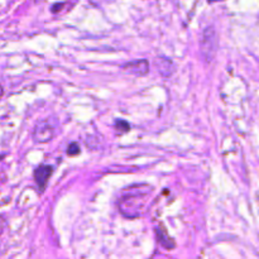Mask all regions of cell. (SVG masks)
<instances>
[{
    "label": "cell",
    "mask_w": 259,
    "mask_h": 259,
    "mask_svg": "<svg viewBox=\"0 0 259 259\" xmlns=\"http://www.w3.org/2000/svg\"><path fill=\"white\" fill-rule=\"evenodd\" d=\"M33 2H35V3H40V2H42V0H33Z\"/></svg>",
    "instance_id": "11"
},
{
    "label": "cell",
    "mask_w": 259,
    "mask_h": 259,
    "mask_svg": "<svg viewBox=\"0 0 259 259\" xmlns=\"http://www.w3.org/2000/svg\"><path fill=\"white\" fill-rule=\"evenodd\" d=\"M215 2H222V0H209V3H215Z\"/></svg>",
    "instance_id": "10"
},
{
    "label": "cell",
    "mask_w": 259,
    "mask_h": 259,
    "mask_svg": "<svg viewBox=\"0 0 259 259\" xmlns=\"http://www.w3.org/2000/svg\"><path fill=\"white\" fill-rule=\"evenodd\" d=\"M2 96H3V88L0 86V98H2Z\"/></svg>",
    "instance_id": "9"
},
{
    "label": "cell",
    "mask_w": 259,
    "mask_h": 259,
    "mask_svg": "<svg viewBox=\"0 0 259 259\" xmlns=\"http://www.w3.org/2000/svg\"><path fill=\"white\" fill-rule=\"evenodd\" d=\"M115 128L118 129L119 132H121V133H125V132H128L129 129H131V124H129L128 121L119 119V120L115 121Z\"/></svg>",
    "instance_id": "7"
},
{
    "label": "cell",
    "mask_w": 259,
    "mask_h": 259,
    "mask_svg": "<svg viewBox=\"0 0 259 259\" xmlns=\"http://www.w3.org/2000/svg\"><path fill=\"white\" fill-rule=\"evenodd\" d=\"M157 235H158L159 242H161V244L163 245V247L168 248V249H172V248H175V242L171 239V238L168 237V235L166 234V233L163 232V230L158 229V228H157Z\"/></svg>",
    "instance_id": "6"
},
{
    "label": "cell",
    "mask_w": 259,
    "mask_h": 259,
    "mask_svg": "<svg viewBox=\"0 0 259 259\" xmlns=\"http://www.w3.org/2000/svg\"><path fill=\"white\" fill-rule=\"evenodd\" d=\"M123 70L125 72L131 73L134 76H144L149 71V63L147 60H136L132 62L125 63L123 66Z\"/></svg>",
    "instance_id": "3"
},
{
    "label": "cell",
    "mask_w": 259,
    "mask_h": 259,
    "mask_svg": "<svg viewBox=\"0 0 259 259\" xmlns=\"http://www.w3.org/2000/svg\"><path fill=\"white\" fill-rule=\"evenodd\" d=\"M67 153H68V156H76V154L80 153V146L73 142V143H71L70 146H68Z\"/></svg>",
    "instance_id": "8"
},
{
    "label": "cell",
    "mask_w": 259,
    "mask_h": 259,
    "mask_svg": "<svg viewBox=\"0 0 259 259\" xmlns=\"http://www.w3.org/2000/svg\"><path fill=\"white\" fill-rule=\"evenodd\" d=\"M156 65L157 67H158L161 75L164 76V77H169V76L172 75V72L175 71L174 63H172V61L168 60V58L158 57L156 60Z\"/></svg>",
    "instance_id": "5"
},
{
    "label": "cell",
    "mask_w": 259,
    "mask_h": 259,
    "mask_svg": "<svg viewBox=\"0 0 259 259\" xmlns=\"http://www.w3.org/2000/svg\"><path fill=\"white\" fill-rule=\"evenodd\" d=\"M201 51L207 61H211L214 58L215 53L218 51V38L214 28H206L202 33Z\"/></svg>",
    "instance_id": "1"
},
{
    "label": "cell",
    "mask_w": 259,
    "mask_h": 259,
    "mask_svg": "<svg viewBox=\"0 0 259 259\" xmlns=\"http://www.w3.org/2000/svg\"><path fill=\"white\" fill-rule=\"evenodd\" d=\"M53 134H55V131L46 120L37 123L34 132H33V137H34V141L37 143H47L52 139Z\"/></svg>",
    "instance_id": "2"
},
{
    "label": "cell",
    "mask_w": 259,
    "mask_h": 259,
    "mask_svg": "<svg viewBox=\"0 0 259 259\" xmlns=\"http://www.w3.org/2000/svg\"><path fill=\"white\" fill-rule=\"evenodd\" d=\"M52 174H53V168L51 166H40L34 171V180L35 182H37L40 191L45 190L46 185H47L48 180H50V177L52 176Z\"/></svg>",
    "instance_id": "4"
}]
</instances>
